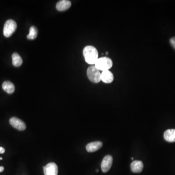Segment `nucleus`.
Segmentation results:
<instances>
[{
	"label": "nucleus",
	"instance_id": "f257e3e1",
	"mask_svg": "<svg viewBox=\"0 0 175 175\" xmlns=\"http://www.w3.org/2000/svg\"><path fill=\"white\" fill-rule=\"evenodd\" d=\"M83 56L86 62L89 64H95L98 59V50L94 46L89 45L84 48Z\"/></svg>",
	"mask_w": 175,
	"mask_h": 175
},
{
	"label": "nucleus",
	"instance_id": "f03ea898",
	"mask_svg": "<svg viewBox=\"0 0 175 175\" xmlns=\"http://www.w3.org/2000/svg\"><path fill=\"white\" fill-rule=\"evenodd\" d=\"M94 65L100 71L103 72L111 69L112 66L113 62L109 58L102 57L98 59Z\"/></svg>",
	"mask_w": 175,
	"mask_h": 175
},
{
	"label": "nucleus",
	"instance_id": "7ed1b4c3",
	"mask_svg": "<svg viewBox=\"0 0 175 175\" xmlns=\"http://www.w3.org/2000/svg\"><path fill=\"white\" fill-rule=\"evenodd\" d=\"M87 74L89 80L93 83H99L101 80V73L95 65L91 66L88 68Z\"/></svg>",
	"mask_w": 175,
	"mask_h": 175
},
{
	"label": "nucleus",
	"instance_id": "20e7f679",
	"mask_svg": "<svg viewBox=\"0 0 175 175\" xmlns=\"http://www.w3.org/2000/svg\"><path fill=\"white\" fill-rule=\"evenodd\" d=\"M17 28V24L15 21L13 20H8L6 22L3 27V35L6 37L11 36L15 31Z\"/></svg>",
	"mask_w": 175,
	"mask_h": 175
},
{
	"label": "nucleus",
	"instance_id": "39448f33",
	"mask_svg": "<svg viewBox=\"0 0 175 175\" xmlns=\"http://www.w3.org/2000/svg\"><path fill=\"white\" fill-rule=\"evenodd\" d=\"M112 157L109 155L106 156L103 158L101 164V168L102 172L106 173L109 170L112 164Z\"/></svg>",
	"mask_w": 175,
	"mask_h": 175
},
{
	"label": "nucleus",
	"instance_id": "423d86ee",
	"mask_svg": "<svg viewBox=\"0 0 175 175\" xmlns=\"http://www.w3.org/2000/svg\"><path fill=\"white\" fill-rule=\"evenodd\" d=\"M9 123L13 128L18 130L22 131L26 129V125L24 122L17 117H14L10 118Z\"/></svg>",
	"mask_w": 175,
	"mask_h": 175
},
{
	"label": "nucleus",
	"instance_id": "0eeeda50",
	"mask_svg": "<svg viewBox=\"0 0 175 175\" xmlns=\"http://www.w3.org/2000/svg\"><path fill=\"white\" fill-rule=\"evenodd\" d=\"M43 171L45 175H58V167L54 162H50L44 167Z\"/></svg>",
	"mask_w": 175,
	"mask_h": 175
},
{
	"label": "nucleus",
	"instance_id": "6e6552de",
	"mask_svg": "<svg viewBox=\"0 0 175 175\" xmlns=\"http://www.w3.org/2000/svg\"><path fill=\"white\" fill-rule=\"evenodd\" d=\"M103 143L101 142L96 141L88 143L86 147L87 151L89 152H93L98 151L102 148Z\"/></svg>",
	"mask_w": 175,
	"mask_h": 175
},
{
	"label": "nucleus",
	"instance_id": "1a4fd4ad",
	"mask_svg": "<svg viewBox=\"0 0 175 175\" xmlns=\"http://www.w3.org/2000/svg\"><path fill=\"white\" fill-rule=\"evenodd\" d=\"M101 79L104 83L109 84L113 81V74L111 71H109V70L103 71L101 72Z\"/></svg>",
	"mask_w": 175,
	"mask_h": 175
},
{
	"label": "nucleus",
	"instance_id": "9d476101",
	"mask_svg": "<svg viewBox=\"0 0 175 175\" xmlns=\"http://www.w3.org/2000/svg\"><path fill=\"white\" fill-rule=\"evenodd\" d=\"M71 6V2L68 0H62L58 2L56 4V8L59 11H64L67 9Z\"/></svg>",
	"mask_w": 175,
	"mask_h": 175
},
{
	"label": "nucleus",
	"instance_id": "9b49d317",
	"mask_svg": "<svg viewBox=\"0 0 175 175\" xmlns=\"http://www.w3.org/2000/svg\"><path fill=\"white\" fill-rule=\"evenodd\" d=\"M132 172L134 173H140L142 171L143 168V164L142 161H134L130 165Z\"/></svg>",
	"mask_w": 175,
	"mask_h": 175
},
{
	"label": "nucleus",
	"instance_id": "f8f14e48",
	"mask_svg": "<svg viewBox=\"0 0 175 175\" xmlns=\"http://www.w3.org/2000/svg\"><path fill=\"white\" fill-rule=\"evenodd\" d=\"M164 139L170 142H175V129H170L166 130L164 133Z\"/></svg>",
	"mask_w": 175,
	"mask_h": 175
},
{
	"label": "nucleus",
	"instance_id": "ddd939ff",
	"mask_svg": "<svg viewBox=\"0 0 175 175\" xmlns=\"http://www.w3.org/2000/svg\"><path fill=\"white\" fill-rule=\"evenodd\" d=\"M2 89L7 93L11 94L14 92L15 88L14 85L10 81H4L2 85Z\"/></svg>",
	"mask_w": 175,
	"mask_h": 175
},
{
	"label": "nucleus",
	"instance_id": "4468645a",
	"mask_svg": "<svg viewBox=\"0 0 175 175\" xmlns=\"http://www.w3.org/2000/svg\"><path fill=\"white\" fill-rule=\"evenodd\" d=\"M12 63L15 67H19L22 63V59L17 52H14L12 54Z\"/></svg>",
	"mask_w": 175,
	"mask_h": 175
},
{
	"label": "nucleus",
	"instance_id": "2eb2a0df",
	"mask_svg": "<svg viewBox=\"0 0 175 175\" xmlns=\"http://www.w3.org/2000/svg\"><path fill=\"white\" fill-rule=\"evenodd\" d=\"M38 30L35 26H32L31 27L29 30V33L27 36V38L29 39H35L37 37Z\"/></svg>",
	"mask_w": 175,
	"mask_h": 175
},
{
	"label": "nucleus",
	"instance_id": "dca6fc26",
	"mask_svg": "<svg viewBox=\"0 0 175 175\" xmlns=\"http://www.w3.org/2000/svg\"><path fill=\"white\" fill-rule=\"evenodd\" d=\"M170 43L171 46L175 50V37L170 38Z\"/></svg>",
	"mask_w": 175,
	"mask_h": 175
},
{
	"label": "nucleus",
	"instance_id": "f3484780",
	"mask_svg": "<svg viewBox=\"0 0 175 175\" xmlns=\"http://www.w3.org/2000/svg\"><path fill=\"white\" fill-rule=\"evenodd\" d=\"M5 152V149L2 147H0V154H3Z\"/></svg>",
	"mask_w": 175,
	"mask_h": 175
},
{
	"label": "nucleus",
	"instance_id": "a211bd4d",
	"mask_svg": "<svg viewBox=\"0 0 175 175\" xmlns=\"http://www.w3.org/2000/svg\"><path fill=\"white\" fill-rule=\"evenodd\" d=\"M3 170H4V168L3 166H0V173L3 172Z\"/></svg>",
	"mask_w": 175,
	"mask_h": 175
},
{
	"label": "nucleus",
	"instance_id": "6ab92c4d",
	"mask_svg": "<svg viewBox=\"0 0 175 175\" xmlns=\"http://www.w3.org/2000/svg\"><path fill=\"white\" fill-rule=\"evenodd\" d=\"M0 160H2V157H0Z\"/></svg>",
	"mask_w": 175,
	"mask_h": 175
},
{
	"label": "nucleus",
	"instance_id": "aec40b11",
	"mask_svg": "<svg viewBox=\"0 0 175 175\" xmlns=\"http://www.w3.org/2000/svg\"><path fill=\"white\" fill-rule=\"evenodd\" d=\"M98 171H99L98 170V169L96 170V172H98Z\"/></svg>",
	"mask_w": 175,
	"mask_h": 175
}]
</instances>
